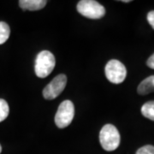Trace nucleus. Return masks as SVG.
<instances>
[{"mask_svg":"<svg viewBox=\"0 0 154 154\" xmlns=\"http://www.w3.org/2000/svg\"><path fill=\"white\" fill-rule=\"evenodd\" d=\"M77 11L90 19H100L105 15V9L94 0H82L77 4Z\"/></svg>","mask_w":154,"mask_h":154,"instance_id":"obj_3","label":"nucleus"},{"mask_svg":"<svg viewBox=\"0 0 154 154\" xmlns=\"http://www.w3.org/2000/svg\"><path fill=\"white\" fill-rule=\"evenodd\" d=\"M141 113L149 120L154 121V101H149L144 104L141 107Z\"/></svg>","mask_w":154,"mask_h":154,"instance_id":"obj_9","label":"nucleus"},{"mask_svg":"<svg viewBox=\"0 0 154 154\" xmlns=\"http://www.w3.org/2000/svg\"><path fill=\"white\" fill-rule=\"evenodd\" d=\"M1 152H2V146H1V145H0V153H1Z\"/></svg>","mask_w":154,"mask_h":154,"instance_id":"obj_16","label":"nucleus"},{"mask_svg":"<svg viewBox=\"0 0 154 154\" xmlns=\"http://www.w3.org/2000/svg\"><path fill=\"white\" fill-rule=\"evenodd\" d=\"M99 141L105 151L112 152L117 148L121 142V136L117 128L112 124H106L99 133Z\"/></svg>","mask_w":154,"mask_h":154,"instance_id":"obj_1","label":"nucleus"},{"mask_svg":"<svg viewBox=\"0 0 154 154\" xmlns=\"http://www.w3.org/2000/svg\"><path fill=\"white\" fill-rule=\"evenodd\" d=\"M67 84V76L63 74H60L51 82L44 88L43 96L45 99L51 100L58 97L65 89Z\"/></svg>","mask_w":154,"mask_h":154,"instance_id":"obj_6","label":"nucleus"},{"mask_svg":"<svg viewBox=\"0 0 154 154\" xmlns=\"http://www.w3.org/2000/svg\"><path fill=\"white\" fill-rule=\"evenodd\" d=\"M135 154H154V146L151 145L144 146L140 149H138Z\"/></svg>","mask_w":154,"mask_h":154,"instance_id":"obj_12","label":"nucleus"},{"mask_svg":"<svg viewBox=\"0 0 154 154\" xmlns=\"http://www.w3.org/2000/svg\"><path fill=\"white\" fill-rule=\"evenodd\" d=\"M45 0H20L19 6L23 11H40L46 5Z\"/></svg>","mask_w":154,"mask_h":154,"instance_id":"obj_7","label":"nucleus"},{"mask_svg":"<svg viewBox=\"0 0 154 154\" xmlns=\"http://www.w3.org/2000/svg\"><path fill=\"white\" fill-rule=\"evenodd\" d=\"M10 113L9 105L5 99H0V122L5 120Z\"/></svg>","mask_w":154,"mask_h":154,"instance_id":"obj_11","label":"nucleus"},{"mask_svg":"<svg viewBox=\"0 0 154 154\" xmlns=\"http://www.w3.org/2000/svg\"><path fill=\"white\" fill-rule=\"evenodd\" d=\"M147 21L149 24L151 25V27L154 29V11H151L147 14Z\"/></svg>","mask_w":154,"mask_h":154,"instance_id":"obj_13","label":"nucleus"},{"mask_svg":"<svg viewBox=\"0 0 154 154\" xmlns=\"http://www.w3.org/2000/svg\"><path fill=\"white\" fill-rule=\"evenodd\" d=\"M11 28L10 26L5 22H0V45L5 43L10 38Z\"/></svg>","mask_w":154,"mask_h":154,"instance_id":"obj_10","label":"nucleus"},{"mask_svg":"<svg viewBox=\"0 0 154 154\" xmlns=\"http://www.w3.org/2000/svg\"><path fill=\"white\" fill-rule=\"evenodd\" d=\"M75 106L70 100H64L59 105L55 116V123L59 128L68 127L73 121Z\"/></svg>","mask_w":154,"mask_h":154,"instance_id":"obj_4","label":"nucleus"},{"mask_svg":"<svg viewBox=\"0 0 154 154\" xmlns=\"http://www.w3.org/2000/svg\"><path fill=\"white\" fill-rule=\"evenodd\" d=\"M105 73L109 82L114 84L123 82L127 76V69L123 63L116 59L110 60L105 65Z\"/></svg>","mask_w":154,"mask_h":154,"instance_id":"obj_5","label":"nucleus"},{"mask_svg":"<svg viewBox=\"0 0 154 154\" xmlns=\"http://www.w3.org/2000/svg\"><path fill=\"white\" fill-rule=\"evenodd\" d=\"M122 2H123V3H129L130 1L129 0H124V1H122Z\"/></svg>","mask_w":154,"mask_h":154,"instance_id":"obj_15","label":"nucleus"},{"mask_svg":"<svg viewBox=\"0 0 154 154\" xmlns=\"http://www.w3.org/2000/svg\"><path fill=\"white\" fill-rule=\"evenodd\" d=\"M56 59L54 55L49 51H42L35 59L34 70L38 78H45L54 69Z\"/></svg>","mask_w":154,"mask_h":154,"instance_id":"obj_2","label":"nucleus"},{"mask_svg":"<svg viewBox=\"0 0 154 154\" xmlns=\"http://www.w3.org/2000/svg\"><path fill=\"white\" fill-rule=\"evenodd\" d=\"M146 65H147L149 68L154 69V53L148 58V60L146 62Z\"/></svg>","mask_w":154,"mask_h":154,"instance_id":"obj_14","label":"nucleus"},{"mask_svg":"<svg viewBox=\"0 0 154 154\" xmlns=\"http://www.w3.org/2000/svg\"><path fill=\"white\" fill-rule=\"evenodd\" d=\"M138 94L140 95H146V94H151L154 92V75L146 78L140 85L138 86L137 88Z\"/></svg>","mask_w":154,"mask_h":154,"instance_id":"obj_8","label":"nucleus"}]
</instances>
